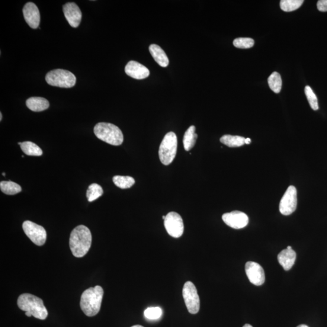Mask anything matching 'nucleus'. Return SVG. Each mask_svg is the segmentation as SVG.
Returning a JSON list of instances; mask_svg holds the SVG:
<instances>
[{
  "label": "nucleus",
  "instance_id": "nucleus-1",
  "mask_svg": "<svg viewBox=\"0 0 327 327\" xmlns=\"http://www.w3.org/2000/svg\"><path fill=\"white\" fill-rule=\"evenodd\" d=\"M92 234L88 227L80 225L70 233L69 246L73 256L82 258L88 253L92 244Z\"/></svg>",
  "mask_w": 327,
  "mask_h": 327
},
{
  "label": "nucleus",
  "instance_id": "nucleus-2",
  "mask_svg": "<svg viewBox=\"0 0 327 327\" xmlns=\"http://www.w3.org/2000/svg\"><path fill=\"white\" fill-rule=\"evenodd\" d=\"M17 305L19 309L25 312L28 317L33 316L35 318L44 320L47 318L48 312L43 301L30 293H24L18 297Z\"/></svg>",
  "mask_w": 327,
  "mask_h": 327
},
{
  "label": "nucleus",
  "instance_id": "nucleus-3",
  "mask_svg": "<svg viewBox=\"0 0 327 327\" xmlns=\"http://www.w3.org/2000/svg\"><path fill=\"white\" fill-rule=\"evenodd\" d=\"M104 290L99 285L90 287L83 293L80 307L85 315L92 317L97 315L100 310Z\"/></svg>",
  "mask_w": 327,
  "mask_h": 327
},
{
  "label": "nucleus",
  "instance_id": "nucleus-4",
  "mask_svg": "<svg viewBox=\"0 0 327 327\" xmlns=\"http://www.w3.org/2000/svg\"><path fill=\"white\" fill-rule=\"evenodd\" d=\"M98 139L113 146H120L124 142L123 132L119 127L111 123H99L94 127Z\"/></svg>",
  "mask_w": 327,
  "mask_h": 327
},
{
  "label": "nucleus",
  "instance_id": "nucleus-5",
  "mask_svg": "<svg viewBox=\"0 0 327 327\" xmlns=\"http://www.w3.org/2000/svg\"><path fill=\"white\" fill-rule=\"evenodd\" d=\"M178 139L174 132H169L164 138L159 146V156L164 165L168 166L174 161L177 152Z\"/></svg>",
  "mask_w": 327,
  "mask_h": 327
},
{
  "label": "nucleus",
  "instance_id": "nucleus-6",
  "mask_svg": "<svg viewBox=\"0 0 327 327\" xmlns=\"http://www.w3.org/2000/svg\"><path fill=\"white\" fill-rule=\"evenodd\" d=\"M48 85L62 88H71L76 84L75 75L69 70L54 69L48 72L46 75Z\"/></svg>",
  "mask_w": 327,
  "mask_h": 327
},
{
  "label": "nucleus",
  "instance_id": "nucleus-7",
  "mask_svg": "<svg viewBox=\"0 0 327 327\" xmlns=\"http://www.w3.org/2000/svg\"><path fill=\"white\" fill-rule=\"evenodd\" d=\"M182 296L188 312L193 315L198 313L200 309V299L194 283L186 282L182 289Z\"/></svg>",
  "mask_w": 327,
  "mask_h": 327
},
{
  "label": "nucleus",
  "instance_id": "nucleus-8",
  "mask_svg": "<svg viewBox=\"0 0 327 327\" xmlns=\"http://www.w3.org/2000/svg\"><path fill=\"white\" fill-rule=\"evenodd\" d=\"M25 235L32 242L38 246H42L46 241L47 233L44 227L30 221H25L22 224Z\"/></svg>",
  "mask_w": 327,
  "mask_h": 327
},
{
  "label": "nucleus",
  "instance_id": "nucleus-9",
  "mask_svg": "<svg viewBox=\"0 0 327 327\" xmlns=\"http://www.w3.org/2000/svg\"><path fill=\"white\" fill-rule=\"evenodd\" d=\"M165 228L169 235L178 238L183 235L184 223L182 217L177 213L172 211L166 216Z\"/></svg>",
  "mask_w": 327,
  "mask_h": 327
},
{
  "label": "nucleus",
  "instance_id": "nucleus-10",
  "mask_svg": "<svg viewBox=\"0 0 327 327\" xmlns=\"http://www.w3.org/2000/svg\"><path fill=\"white\" fill-rule=\"evenodd\" d=\"M297 190L293 185H290L285 192L280 204V211L283 215L288 216L293 213L297 207Z\"/></svg>",
  "mask_w": 327,
  "mask_h": 327
},
{
  "label": "nucleus",
  "instance_id": "nucleus-11",
  "mask_svg": "<svg viewBox=\"0 0 327 327\" xmlns=\"http://www.w3.org/2000/svg\"><path fill=\"white\" fill-rule=\"evenodd\" d=\"M223 220L227 226L235 229L244 228L248 225L249 217L242 211H233L232 212L224 214Z\"/></svg>",
  "mask_w": 327,
  "mask_h": 327
},
{
  "label": "nucleus",
  "instance_id": "nucleus-12",
  "mask_svg": "<svg viewBox=\"0 0 327 327\" xmlns=\"http://www.w3.org/2000/svg\"><path fill=\"white\" fill-rule=\"evenodd\" d=\"M245 270L246 275L252 284L259 286L264 283V270L258 263L252 261L247 262Z\"/></svg>",
  "mask_w": 327,
  "mask_h": 327
},
{
  "label": "nucleus",
  "instance_id": "nucleus-13",
  "mask_svg": "<svg viewBox=\"0 0 327 327\" xmlns=\"http://www.w3.org/2000/svg\"><path fill=\"white\" fill-rule=\"evenodd\" d=\"M63 13L70 26L78 28L81 21L82 13L75 3H67L63 6Z\"/></svg>",
  "mask_w": 327,
  "mask_h": 327
},
{
  "label": "nucleus",
  "instance_id": "nucleus-14",
  "mask_svg": "<svg viewBox=\"0 0 327 327\" xmlns=\"http://www.w3.org/2000/svg\"><path fill=\"white\" fill-rule=\"evenodd\" d=\"M25 22L31 28L37 29L40 23V14L36 5L34 3H27L22 9Z\"/></svg>",
  "mask_w": 327,
  "mask_h": 327
},
{
  "label": "nucleus",
  "instance_id": "nucleus-15",
  "mask_svg": "<svg viewBox=\"0 0 327 327\" xmlns=\"http://www.w3.org/2000/svg\"><path fill=\"white\" fill-rule=\"evenodd\" d=\"M125 72L131 78L137 79H145L150 75L149 70L135 61H130L127 64Z\"/></svg>",
  "mask_w": 327,
  "mask_h": 327
},
{
  "label": "nucleus",
  "instance_id": "nucleus-16",
  "mask_svg": "<svg viewBox=\"0 0 327 327\" xmlns=\"http://www.w3.org/2000/svg\"><path fill=\"white\" fill-rule=\"evenodd\" d=\"M296 259V253L293 249L283 250L278 256V260L284 270H290L294 264Z\"/></svg>",
  "mask_w": 327,
  "mask_h": 327
},
{
  "label": "nucleus",
  "instance_id": "nucleus-17",
  "mask_svg": "<svg viewBox=\"0 0 327 327\" xmlns=\"http://www.w3.org/2000/svg\"><path fill=\"white\" fill-rule=\"evenodd\" d=\"M149 51L153 59L160 66L162 67L168 66L169 60L161 47L155 44H151L149 46Z\"/></svg>",
  "mask_w": 327,
  "mask_h": 327
},
{
  "label": "nucleus",
  "instance_id": "nucleus-18",
  "mask_svg": "<svg viewBox=\"0 0 327 327\" xmlns=\"http://www.w3.org/2000/svg\"><path fill=\"white\" fill-rule=\"evenodd\" d=\"M27 107L34 112H41L49 107V102L43 97H31L27 99Z\"/></svg>",
  "mask_w": 327,
  "mask_h": 327
},
{
  "label": "nucleus",
  "instance_id": "nucleus-19",
  "mask_svg": "<svg viewBox=\"0 0 327 327\" xmlns=\"http://www.w3.org/2000/svg\"><path fill=\"white\" fill-rule=\"evenodd\" d=\"M196 128L194 126H192L186 130L184 135L183 144L184 149L186 151L190 150L196 143L198 135L196 132Z\"/></svg>",
  "mask_w": 327,
  "mask_h": 327
},
{
  "label": "nucleus",
  "instance_id": "nucleus-20",
  "mask_svg": "<svg viewBox=\"0 0 327 327\" xmlns=\"http://www.w3.org/2000/svg\"><path fill=\"white\" fill-rule=\"evenodd\" d=\"M245 138L225 134L221 138L220 142L229 147H239L245 144Z\"/></svg>",
  "mask_w": 327,
  "mask_h": 327
},
{
  "label": "nucleus",
  "instance_id": "nucleus-21",
  "mask_svg": "<svg viewBox=\"0 0 327 327\" xmlns=\"http://www.w3.org/2000/svg\"><path fill=\"white\" fill-rule=\"evenodd\" d=\"M21 149L25 155L29 156H40L43 155V150L40 147L31 142L21 143Z\"/></svg>",
  "mask_w": 327,
  "mask_h": 327
},
{
  "label": "nucleus",
  "instance_id": "nucleus-22",
  "mask_svg": "<svg viewBox=\"0 0 327 327\" xmlns=\"http://www.w3.org/2000/svg\"><path fill=\"white\" fill-rule=\"evenodd\" d=\"M0 188L3 193L8 195H14L20 193L22 190L20 185L11 181L0 182Z\"/></svg>",
  "mask_w": 327,
  "mask_h": 327
},
{
  "label": "nucleus",
  "instance_id": "nucleus-23",
  "mask_svg": "<svg viewBox=\"0 0 327 327\" xmlns=\"http://www.w3.org/2000/svg\"><path fill=\"white\" fill-rule=\"evenodd\" d=\"M113 181L118 187L123 189L129 188L135 183L134 178L129 176H115Z\"/></svg>",
  "mask_w": 327,
  "mask_h": 327
},
{
  "label": "nucleus",
  "instance_id": "nucleus-24",
  "mask_svg": "<svg viewBox=\"0 0 327 327\" xmlns=\"http://www.w3.org/2000/svg\"><path fill=\"white\" fill-rule=\"evenodd\" d=\"M103 189L101 185L94 183L90 185L86 193L89 202H92L101 197L103 194Z\"/></svg>",
  "mask_w": 327,
  "mask_h": 327
},
{
  "label": "nucleus",
  "instance_id": "nucleus-25",
  "mask_svg": "<svg viewBox=\"0 0 327 327\" xmlns=\"http://www.w3.org/2000/svg\"><path fill=\"white\" fill-rule=\"evenodd\" d=\"M269 87L276 94H279L282 88V79L280 73L274 72L268 78Z\"/></svg>",
  "mask_w": 327,
  "mask_h": 327
},
{
  "label": "nucleus",
  "instance_id": "nucleus-26",
  "mask_svg": "<svg viewBox=\"0 0 327 327\" xmlns=\"http://www.w3.org/2000/svg\"><path fill=\"white\" fill-rule=\"evenodd\" d=\"M303 3V0H281L280 7L284 12H292L299 9Z\"/></svg>",
  "mask_w": 327,
  "mask_h": 327
},
{
  "label": "nucleus",
  "instance_id": "nucleus-27",
  "mask_svg": "<svg viewBox=\"0 0 327 327\" xmlns=\"http://www.w3.org/2000/svg\"><path fill=\"white\" fill-rule=\"evenodd\" d=\"M254 44L255 41L251 38H238L233 41L234 46L239 49H250Z\"/></svg>",
  "mask_w": 327,
  "mask_h": 327
},
{
  "label": "nucleus",
  "instance_id": "nucleus-28",
  "mask_svg": "<svg viewBox=\"0 0 327 327\" xmlns=\"http://www.w3.org/2000/svg\"><path fill=\"white\" fill-rule=\"evenodd\" d=\"M305 94L306 95L308 101H309L310 107L313 110L317 111L319 109L318 101L315 93L313 92L312 88L309 86H307L305 88Z\"/></svg>",
  "mask_w": 327,
  "mask_h": 327
},
{
  "label": "nucleus",
  "instance_id": "nucleus-29",
  "mask_svg": "<svg viewBox=\"0 0 327 327\" xmlns=\"http://www.w3.org/2000/svg\"><path fill=\"white\" fill-rule=\"evenodd\" d=\"M144 316L149 320H156L161 317L162 311L158 307H149L144 311Z\"/></svg>",
  "mask_w": 327,
  "mask_h": 327
},
{
  "label": "nucleus",
  "instance_id": "nucleus-30",
  "mask_svg": "<svg viewBox=\"0 0 327 327\" xmlns=\"http://www.w3.org/2000/svg\"><path fill=\"white\" fill-rule=\"evenodd\" d=\"M317 7L320 12H327V0H320L317 3Z\"/></svg>",
  "mask_w": 327,
  "mask_h": 327
},
{
  "label": "nucleus",
  "instance_id": "nucleus-31",
  "mask_svg": "<svg viewBox=\"0 0 327 327\" xmlns=\"http://www.w3.org/2000/svg\"><path fill=\"white\" fill-rule=\"evenodd\" d=\"M251 142H252V140H251V139H249V138H248V139H246V140H245V144H250L251 143Z\"/></svg>",
  "mask_w": 327,
  "mask_h": 327
},
{
  "label": "nucleus",
  "instance_id": "nucleus-32",
  "mask_svg": "<svg viewBox=\"0 0 327 327\" xmlns=\"http://www.w3.org/2000/svg\"><path fill=\"white\" fill-rule=\"evenodd\" d=\"M243 327H253L250 324H245Z\"/></svg>",
  "mask_w": 327,
  "mask_h": 327
},
{
  "label": "nucleus",
  "instance_id": "nucleus-33",
  "mask_svg": "<svg viewBox=\"0 0 327 327\" xmlns=\"http://www.w3.org/2000/svg\"><path fill=\"white\" fill-rule=\"evenodd\" d=\"M297 327H309V326H307V325H304V324H303V325H299V326H297Z\"/></svg>",
  "mask_w": 327,
  "mask_h": 327
},
{
  "label": "nucleus",
  "instance_id": "nucleus-34",
  "mask_svg": "<svg viewBox=\"0 0 327 327\" xmlns=\"http://www.w3.org/2000/svg\"><path fill=\"white\" fill-rule=\"evenodd\" d=\"M131 327H144V326H143L142 325H133V326H131Z\"/></svg>",
  "mask_w": 327,
  "mask_h": 327
},
{
  "label": "nucleus",
  "instance_id": "nucleus-35",
  "mask_svg": "<svg viewBox=\"0 0 327 327\" xmlns=\"http://www.w3.org/2000/svg\"><path fill=\"white\" fill-rule=\"evenodd\" d=\"M2 118H3V115H2V113L1 112V113H0V121L2 120Z\"/></svg>",
  "mask_w": 327,
  "mask_h": 327
},
{
  "label": "nucleus",
  "instance_id": "nucleus-36",
  "mask_svg": "<svg viewBox=\"0 0 327 327\" xmlns=\"http://www.w3.org/2000/svg\"><path fill=\"white\" fill-rule=\"evenodd\" d=\"M287 249L288 250H291V249H292V248H291V246H288Z\"/></svg>",
  "mask_w": 327,
  "mask_h": 327
},
{
  "label": "nucleus",
  "instance_id": "nucleus-37",
  "mask_svg": "<svg viewBox=\"0 0 327 327\" xmlns=\"http://www.w3.org/2000/svg\"><path fill=\"white\" fill-rule=\"evenodd\" d=\"M162 219L165 220L166 219V216H162Z\"/></svg>",
  "mask_w": 327,
  "mask_h": 327
},
{
  "label": "nucleus",
  "instance_id": "nucleus-38",
  "mask_svg": "<svg viewBox=\"0 0 327 327\" xmlns=\"http://www.w3.org/2000/svg\"><path fill=\"white\" fill-rule=\"evenodd\" d=\"M3 176H5V173H3Z\"/></svg>",
  "mask_w": 327,
  "mask_h": 327
}]
</instances>
